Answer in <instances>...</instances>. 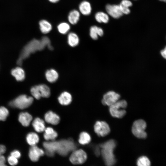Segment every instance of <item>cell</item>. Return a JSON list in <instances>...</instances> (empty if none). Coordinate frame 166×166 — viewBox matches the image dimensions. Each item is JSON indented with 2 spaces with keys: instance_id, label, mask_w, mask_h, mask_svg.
<instances>
[{
  "instance_id": "cell-1",
  "label": "cell",
  "mask_w": 166,
  "mask_h": 166,
  "mask_svg": "<svg viewBox=\"0 0 166 166\" xmlns=\"http://www.w3.org/2000/svg\"><path fill=\"white\" fill-rule=\"evenodd\" d=\"M47 46L50 49H53L50 45V41L47 37H43L40 40L36 39L32 40L22 49L17 61V64L20 66L22 65L23 60L27 58L31 53L41 50Z\"/></svg>"
},
{
  "instance_id": "cell-2",
  "label": "cell",
  "mask_w": 166,
  "mask_h": 166,
  "mask_svg": "<svg viewBox=\"0 0 166 166\" xmlns=\"http://www.w3.org/2000/svg\"><path fill=\"white\" fill-rule=\"evenodd\" d=\"M116 146V142L113 140H109L100 145V147L101 148V153L106 165L112 166L116 163L113 153V150Z\"/></svg>"
},
{
  "instance_id": "cell-3",
  "label": "cell",
  "mask_w": 166,
  "mask_h": 166,
  "mask_svg": "<svg viewBox=\"0 0 166 166\" xmlns=\"http://www.w3.org/2000/svg\"><path fill=\"white\" fill-rule=\"evenodd\" d=\"M32 97L21 95L9 102V105L13 108L24 109L29 107L32 103Z\"/></svg>"
},
{
  "instance_id": "cell-4",
  "label": "cell",
  "mask_w": 166,
  "mask_h": 166,
  "mask_svg": "<svg viewBox=\"0 0 166 166\" xmlns=\"http://www.w3.org/2000/svg\"><path fill=\"white\" fill-rule=\"evenodd\" d=\"M127 102L125 100L118 101L109 106V111L111 115L114 117L121 118L125 114V109L127 106Z\"/></svg>"
},
{
  "instance_id": "cell-5",
  "label": "cell",
  "mask_w": 166,
  "mask_h": 166,
  "mask_svg": "<svg viewBox=\"0 0 166 166\" xmlns=\"http://www.w3.org/2000/svg\"><path fill=\"white\" fill-rule=\"evenodd\" d=\"M146 127V122L143 120L139 119L135 121L132 127V131L136 137L141 139L145 138L147 134L145 130Z\"/></svg>"
},
{
  "instance_id": "cell-6",
  "label": "cell",
  "mask_w": 166,
  "mask_h": 166,
  "mask_svg": "<svg viewBox=\"0 0 166 166\" xmlns=\"http://www.w3.org/2000/svg\"><path fill=\"white\" fill-rule=\"evenodd\" d=\"M30 92L33 97L37 99H39L41 97H48L50 94L49 88L45 84L32 87L30 89Z\"/></svg>"
},
{
  "instance_id": "cell-7",
  "label": "cell",
  "mask_w": 166,
  "mask_h": 166,
  "mask_svg": "<svg viewBox=\"0 0 166 166\" xmlns=\"http://www.w3.org/2000/svg\"><path fill=\"white\" fill-rule=\"evenodd\" d=\"M75 148V144L71 140H62L58 141L57 152L61 156H65L70 152L74 150Z\"/></svg>"
},
{
  "instance_id": "cell-8",
  "label": "cell",
  "mask_w": 166,
  "mask_h": 166,
  "mask_svg": "<svg viewBox=\"0 0 166 166\" xmlns=\"http://www.w3.org/2000/svg\"><path fill=\"white\" fill-rule=\"evenodd\" d=\"M87 155L83 150L80 149L74 151L69 158L70 162L74 164H81L86 160Z\"/></svg>"
},
{
  "instance_id": "cell-9",
  "label": "cell",
  "mask_w": 166,
  "mask_h": 166,
  "mask_svg": "<svg viewBox=\"0 0 166 166\" xmlns=\"http://www.w3.org/2000/svg\"><path fill=\"white\" fill-rule=\"evenodd\" d=\"M95 132L99 136H105L110 132L108 124L105 121H97L94 126Z\"/></svg>"
},
{
  "instance_id": "cell-10",
  "label": "cell",
  "mask_w": 166,
  "mask_h": 166,
  "mask_svg": "<svg viewBox=\"0 0 166 166\" xmlns=\"http://www.w3.org/2000/svg\"><path fill=\"white\" fill-rule=\"evenodd\" d=\"M120 97L119 94L113 91H109L104 95L101 102L103 105L109 107L118 101Z\"/></svg>"
},
{
  "instance_id": "cell-11",
  "label": "cell",
  "mask_w": 166,
  "mask_h": 166,
  "mask_svg": "<svg viewBox=\"0 0 166 166\" xmlns=\"http://www.w3.org/2000/svg\"><path fill=\"white\" fill-rule=\"evenodd\" d=\"M105 10L107 14L114 18H119L123 14L119 5L108 4L105 6Z\"/></svg>"
},
{
  "instance_id": "cell-12",
  "label": "cell",
  "mask_w": 166,
  "mask_h": 166,
  "mask_svg": "<svg viewBox=\"0 0 166 166\" xmlns=\"http://www.w3.org/2000/svg\"><path fill=\"white\" fill-rule=\"evenodd\" d=\"M44 154V151L36 145L31 146L30 147L29 156L31 160L34 162L37 161L40 157Z\"/></svg>"
},
{
  "instance_id": "cell-13",
  "label": "cell",
  "mask_w": 166,
  "mask_h": 166,
  "mask_svg": "<svg viewBox=\"0 0 166 166\" xmlns=\"http://www.w3.org/2000/svg\"><path fill=\"white\" fill-rule=\"evenodd\" d=\"M45 119L47 123L53 125L57 124L60 120L59 117L52 111H49L45 114Z\"/></svg>"
},
{
  "instance_id": "cell-14",
  "label": "cell",
  "mask_w": 166,
  "mask_h": 166,
  "mask_svg": "<svg viewBox=\"0 0 166 166\" xmlns=\"http://www.w3.org/2000/svg\"><path fill=\"white\" fill-rule=\"evenodd\" d=\"M18 120L23 126L27 127L32 120V117L27 112H22L19 115Z\"/></svg>"
},
{
  "instance_id": "cell-15",
  "label": "cell",
  "mask_w": 166,
  "mask_h": 166,
  "mask_svg": "<svg viewBox=\"0 0 166 166\" xmlns=\"http://www.w3.org/2000/svg\"><path fill=\"white\" fill-rule=\"evenodd\" d=\"M11 75L18 81H22L25 78V74L24 70L20 67H17L13 69L11 72Z\"/></svg>"
},
{
  "instance_id": "cell-16",
  "label": "cell",
  "mask_w": 166,
  "mask_h": 166,
  "mask_svg": "<svg viewBox=\"0 0 166 166\" xmlns=\"http://www.w3.org/2000/svg\"><path fill=\"white\" fill-rule=\"evenodd\" d=\"M80 12L84 15H88L91 12L92 7L90 3L86 1L81 2L79 5Z\"/></svg>"
},
{
  "instance_id": "cell-17",
  "label": "cell",
  "mask_w": 166,
  "mask_h": 166,
  "mask_svg": "<svg viewBox=\"0 0 166 166\" xmlns=\"http://www.w3.org/2000/svg\"><path fill=\"white\" fill-rule=\"evenodd\" d=\"M58 100L61 105H66L71 103L72 100V97L69 93L64 92L58 97Z\"/></svg>"
},
{
  "instance_id": "cell-18",
  "label": "cell",
  "mask_w": 166,
  "mask_h": 166,
  "mask_svg": "<svg viewBox=\"0 0 166 166\" xmlns=\"http://www.w3.org/2000/svg\"><path fill=\"white\" fill-rule=\"evenodd\" d=\"M32 124L35 130L38 132H43L45 128L44 121L39 118L35 119Z\"/></svg>"
},
{
  "instance_id": "cell-19",
  "label": "cell",
  "mask_w": 166,
  "mask_h": 166,
  "mask_svg": "<svg viewBox=\"0 0 166 166\" xmlns=\"http://www.w3.org/2000/svg\"><path fill=\"white\" fill-rule=\"evenodd\" d=\"M43 136L46 140H54L57 136V134L53 128L48 127L45 128Z\"/></svg>"
},
{
  "instance_id": "cell-20",
  "label": "cell",
  "mask_w": 166,
  "mask_h": 166,
  "mask_svg": "<svg viewBox=\"0 0 166 166\" xmlns=\"http://www.w3.org/2000/svg\"><path fill=\"white\" fill-rule=\"evenodd\" d=\"M39 25L41 32L44 34L49 33L52 29L51 24L45 20H41L39 22Z\"/></svg>"
},
{
  "instance_id": "cell-21",
  "label": "cell",
  "mask_w": 166,
  "mask_h": 166,
  "mask_svg": "<svg viewBox=\"0 0 166 166\" xmlns=\"http://www.w3.org/2000/svg\"><path fill=\"white\" fill-rule=\"evenodd\" d=\"M45 76L47 80L50 83L56 81L58 77L57 72L54 69L47 70L45 73Z\"/></svg>"
},
{
  "instance_id": "cell-22",
  "label": "cell",
  "mask_w": 166,
  "mask_h": 166,
  "mask_svg": "<svg viewBox=\"0 0 166 166\" xmlns=\"http://www.w3.org/2000/svg\"><path fill=\"white\" fill-rule=\"evenodd\" d=\"M80 17L79 12L76 10H73L69 13L68 20L71 24L75 25L76 24L79 20Z\"/></svg>"
},
{
  "instance_id": "cell-23",
  "label": "cell",
  "mask_w": 166,
  "mask_h": 166,
  "mask_svg": "<svg viewBox=\"0 0 166 166\" xmlns=\"http://www.w3.org/2000/svg\"><path fill=\"white\" fill-rule=\"evenodd\" d=\"M95 18L97 21L100 23H106L109 20L108 14L102 11H99L96 13Z\"/></svg>"
},
{
  "instance_id": "cell-24",
  "label": "cell",
  "mask_w": 166,
  "mask_h": 166,
  "mask_svg": "<svg viewBox=\"0 0 166 166\" xmlns=\"http://www.w3.org/2000/svg\"><path fill=\"white\" fill-rule=\"evenodd\" d=\"M26 140L28 143L30 145H36L39 141V137L38 135L34 132H31L27 135Z\"/></svg>"
},
{
  "instance_id": "cell-25",
  "label": "cell",
  "mask_w": 166,
  "mask_h": 166,
  "mask_svg": "<svg viewBox=\"0 0 166 166\" xmlns=\"http://www.w3.org/2000/svg\"><path fill=\"white\" fill-rule=\"evenodd\" d=\"M79 38L77 35L73 32L69 33L68 36V42L72 47L77 46L79 43Z\"/></svg>"
},
{
  "instance_id": "cell-26",
  "label": "cell",
  "mask_w": 166,
  "mask_h": 166,
  "mask_svg": "<svg viewBox=\"0 0 166 166\" xmlns=\"http://www.w3.org/2000/svg\"><path fill=\"white\" fill-rule=\"evenodd\" d=\"M91 140L89 135L86 132H81L79 135L78 141L79 143L85 145L89 143Z\"/></svg>"
},
{
  "instance_id": "cell-27",
  "label": "cell",
  "mask_w": 166,
  "mask_h": 166,
  "mask_svg": "<svg viewBox=\"0 0 166 166\" xmlns=\"http://www.w3.org/2000/svg\"><path fill=\"white\" fill-rule=\"evenodd\" d=\"M70 28L69 24L65 22L60 23L57 27L58 31L62 34H66L69 31Z\"/></svg>"
},
{
  "instance_id": "cell-28",
  "label": "cell",
  "mask_w": 166,
  "mask_h": 166,
  "mask_svg": "<svg viewBox=\"0 0 166 166\" xmlns=\"http://www.w3.org/2000/svg\"><path fill=\"white\" fill-rule=\"evenodd\" d=\"M150 162L148 158L145 156L139 157L137 161V164L139 166H149L150 165Z\"/></svg>"
},
{
  "instance_id": "cell-29",
  "label": "cell",
  "mask_w": 166,
  "mask_h": 166,
  "mask_svg": "<svg viewBox=\"0 0 166 166\" xmlns=\"http://www.w3.org/2000/svg\"><path fill=\"white\" fill-rule=\"evenodd\" d=\"M98 27L93 26L91 27L90 29L89 34L90 37L93 40H97L98 38Z\"/></svg>"
},
{
  "instance_id": "cell-30",
  "label": "cell",
  "mask_w": 166,
  "mask_h": 166,
  "mask_svg": "<svg viewBox=\"0 0 166 166\" xmlns=\"http://www.w3.org/2000/svg\"><path fill=\"white\" fill-rule=\"evenodd\" d=\"M9 114L8 110L3 106L0 107V121H5Z\"/></svg>"
},
{
  "instance_id": "cell-31",
  "label": "cell",
  "mask_w": 166,
  "mask_h": 166,
  "mask_svg": "<svg viewBox=\"0 0 166 166\" xmlns=\"http://www.w3.org/2000/svg\"><path fill=\"white\" fill-rule=\"evenodd\" d=\"M7 160L9 164L12 166L17 164L18 162V159L11 155L8 157Z\"/></svg>"
},
{
  "instance_id": "cell-32",
  "label": "cell",
  "mask_w": 166,
  "mask_h": 166,
  "mask_svg": "<svg viewBox=\"0 0 166 166\" xmlns=\"http://www.w3.org/2000/svg\"><path fill=\"white\" fill-rule=\"evenodd\" d=\"M132 2L129 0H122L120 5L123 7L128 8L132 6Z\"/></svg>"
},
{
  "instance_id": "cell-33",
  "label": "cell",
  "mask_w": 166,
  "mask_h": 166,
  "mask_svg": "<svg viewBox=\"0 0 166 166\" xmlns=\"http://www.w3.org/2000/svg\"><path fill=\"white\" fill-rule=\"evenodd\" d=\"M10 155L18 159L20 157L21 154L19 151L17 150H14L11 152Z\"/></svg>"
},
{
  "instance_id": "cell-34",
  "label": "cell",
  "mask_w": 166,
  "mask_h": 166,
  "mask_svg": "<svg viewBox=\"0 0 166 166\" xmlns=\"http://www.w3.org/2000/svg\"><path fill=\"white\" fill-rule=\"evenodd\" d=\"M119 6L123 14H128L130 13V10L129 8L123 7L120 5Z\"/></svg>"
},
{
  "instance_id": "cell-35",
  "label": "cell",
  "mask_w": 166,
  "mask_h": 166,
  "mask_svg": "<svg viewBox=\"0 0 166 166\" xmlns=\"http://www.w3.org/2000/svg\"><path fill=\"white\" fill-rule=\"evenodd\" d=\"M6 159L5 157L2 154H0V166L6 165L5 164Z\"/></svg>"
},
{
  "instance_id": "cell-36",
  "label": "cell",
  "mask_w": 166,
  "mask_h": 166,
  "mask_svg": "<svg viewBox=\"0 0 166 166\" xmlns=\"http://www.w3.org/2000/svg\"><path fill=\"white\" fill-rule=\"evenodd\" d=\"M6 150L5 146L3 145L0 144V154L3 155L5 152Z\"/></svg>"
},
{
  "instance_id": "cell-37",
  "label": "cell",
  "mask_w": 166,
  "mask_h": 166,
  "mask_svg": "<svg viewBox=\"0 0 166 166\" xmlns=\"http://www.w3.org/2000/svg\"><path fill=\"white\" fill-rule=\"evenodd\" d=\"M160 53L162 57L166 60V46L161 50Z\"/></svg>"
},
{
  "instance_id": "cell-38",
  "label": "cell",
  "mask_w": 166,
  "mask_h": 166,
  "mask_svg": "<svg viewBox=\"0 0 166 166\" xmlns=\"http://www.w3.org/2000/svg\"><path fill=\"white\" fill-rule=\"evenodd\" d=\"M104 31L102 28L100 27H98V35L99 36H102L103 35Z\"/></svg>"
},
{
  "instance_id": "cell-39",
  "label": "cell",
  "mask_w": 166,
  "mask_h": 166,
  "mask_svg": "<svg viewBox=\"0 0 166 166\" xmlns=\"http://www.w3.org/2000/svg\"><path fill=\"white\" fill-rule=\"evenodd\" d=\"M101 151H100L99 148H97L95 151V154L97 156H99L100 154Z\"/></svg>"
},
{
  "instance_id": "cell-40",
  "label": "cell",
  "mask_w": 166,
  "mask_h": 166,
  "mask_svg": "<svg viewBox=\"0 0 166 166\" xmlns=\"http://www.w3.org/2000/svg\"><path fill=\"white\" fill-rule=\"evenodd\" d=\"M59 0H49L51 2L55 3L59 1Z\"/></svg>"
},
{
  "instance_id": "cell-41",
  "label": "cell",
  "mask_w": 166,
  "mask_h": 166,
  "mask_svg": "<svg viewBox=\"0 0 166 166\" xmlns=\"http://www.w3.org/2000/svg\"><path fill=\"white\" fill-rule=\"evenodd\" d=\"M163 2H166V0H159Z\"/></svg>"
}]
</instances>
